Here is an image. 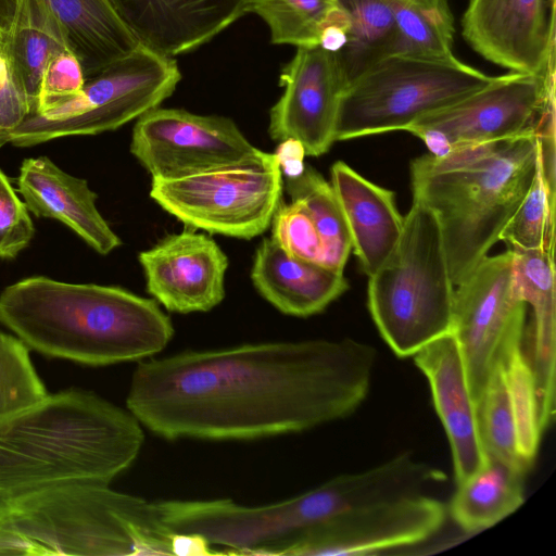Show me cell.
<instances>
[{"instance_id":"6da1fadb","label":"cell","mask_w":556,"mask_h":556,"mask_svg":"<svg viewBox=\"0 0 556 556\" xmlns=\"http://www.w3.org/2000/svg\"><path fill=\"white\" fill-rule=\"evenodd\" d=\"M377 352L345 338L186 351L140 361L127 409L167 440H251L348 417L365 401Z\"/></svg>"},{"instance_id":"7a4b0ae2","label":"cell","mask_w":556,"mask_h":556,"mask_svg":"<svg viewBox=\"0 0 556 556\" xmlns=\"http://www.w3.org/2000/svg\"><path fill=\"white\" fill-rule=\"evenodd\" d=\"M142 427L128 409L77 389L0 419V503L67 483L110 484L140 454Z\"/></svg>"},{"instance_id":"3957f363","label":"cell","mask_w":556,"mask_h":556,"mask_svg":"<svg viewBox=\"0 0 556 556\" xmlns=\"http://www.w3.org/2000/svg\"><path fill=\"white\" fill-rule=\"evenodd\" d=\"M0 323L29 349L50 357L105 366L143 361L170 341V318L152 299L114 286L43 276L0 294Z\"/></svg>"},{"instance_id":"277c9868","label":"cell","mask_w":556,"mask_h":556,"mask_svg":"<svg viewBox=\"0 0 556 556\" xmlns=\"http://www.w3.org/2000/svg\"><path fill=\"white\" fill-rule=\"evenodd\" d=\"M538 152L534 131L410 162L413 199L438 219L454 286L500 241L532 184Z\"/></svg>"},{"instance_id":"5b68a950","label":"cell","mask_w":556,"mask_h":556,"mask_svg":"<svg viewBox=\"0 0 556 556\" xmlns=\"http://www.w3.org/2000/svg\"><path fill=\"white\" fill-rule=\"evenodd\" d=\"M0 528L27 556L173 555L157 502L109 484L76 482L0 503Z\"/></svg>"},{"instance_id":"8992f818","label":"cell","mask_w":556,"mask_h":556,"mask_svg":"<svg viewBox=\"0 0 556 556\" xmlns=\"http://www.w3.org/2000/svg\"><path fill=\"white\" fill-rule=\"evenodd\" d=\"M454 293L438 219L427 205L413 199L394 250L369 276L371 318L397 356L413 357L452 332Z\"/></svg>"},{"instance_id":"52a82bcc","label":"cell","mask_w":556,"mask_h":556,"mask_svg":"<svg viewBox=\"0 0 556 556\" xmlns=\"http://www.w3.org/2000/svg\"><path fill=\"white\" fill-rule=\"evenodd\" d=\"M493 77L455 55L392 54L345 88L334 141L406 130L424 116L483 88Z\"/></svg>"},{"instance_id":"ba28073f","label":"cell","mask_w":556,"mask_h":556,"mask_svg":"<svg viewBox=\"0 0 556 556\" xmlns=\"http://www.w3.org/2000/svg\"><path fill=\"white\" fill-rule=\"evenodd\" d=\"M180 78L175 59L140 45L86 78L77 94L41 113L27 114L14 128L0 131V148L8 142L29 147L117 129L157 108L172 96Z\"/></svg>"},{"instance_id":"9c48e42d","label":"cell","mask_w":556,"mask_h":556,"mask_svg":"<svg viewBox=\"0 0 556 556\" xmlns=\"http://www.w3.org/2000/svg\"><path fill=\"white\" fill-rule=\"evenodd\" d=\"M281 159L174 179H152L150 197L186 226L250 240L270 225L281 201Z\"/></svg>"},{"instance_id":"30bf717a","label":"cell","mask_w":556,"mask_h":556,"mask_svg":"<svg viewBox=\"0 0 556 556\" xmlns=\"http://www.w3.org/2000/svg\"><path fill=\"white\" fill-rule=\"evenodd\" d=\"M555 111V55L544 74L509 72L494 76L463 100L428 114L406 131L420 138L430 154L441 157L456 150L538 131Z\"/></svg>"},{"instance_id":"8fae6325","label":"cell","mask_w":556,"mask_h":556,"mask_svg":"<svg viewBox=\"0 0 556 556\" xmlns=\"http://www.w3.org/2000/svg\"><path fill=\"white\" fill-rule=\"evenodd\" d=\"M130 152L152 179L261 162L269 155L254 147L228 117L159 106L137 119Z\"/></svg>"},{"instance_id":"7c38bea8","label":"cell","mask_w":556,"mask_h":556,"mask_svg":"<svg viewBox=\"0 0 556 556\" xmlns=\"http://www.w3.org/2000/svg\"><path fill=\"white\" fill-rule=\"evenodd\" d=\"M526 308L509 249L483 257L455 286L452 333L462 350L476 404L504 343L525 328Z\"/></svg>"},{"instance_id":"4fadbf2b","label":"cell","mask_w":556,"mask_h":556,"mask_svg":"<svg viewBox=\"0 0 556 556\" xmlns=\"http://www.w3.org/2000/svg\"><path fill=\"white\" fill-rule=\"evenodd\" d=\"M446 514L426 493L362 506L308 530L291 555H367L417 544L441 529Z\"/></svg>"},{"instance_id":"5bb4252c","label":"cell","mask_w":556,"mask_h":556,"mask_svg":"<svg viewBox=\"0 0 556 556\" xmlns=\"http://www.w3.org/2000/svg\"><path fill=\"white\" fill-rule=\"evenodd\" d=\"M279 83L285 90L270 109V138L293 141L305 155L325 154L336 142L339 106L348 86L334 52L320 46L298 48Z\"/></svg>"},{"instance_id":"9a60e30c","label":"cell","mask_w":556,"mask_h":556,"mask_svg":"<svg viewBox=\"0 0 556 556\" xmlns=\"http://www.w3.org/2000/svg\"><path fill=\"white\" fill-rule=\"evenodd\" d=\"M460 24L473 51L509 72L544 74L555 54V0H469Z\"/></svg>"},{"instance_id":"2e32d148","label":"cell","mask_w":556,"mask_h":556,"mask_svg":"<svg viewBox=\"0 0 556 556\" xmlns=\"http://www.w3.org/2000/svg\"><path fill=\"white\" fill-rule=\"evenodd\" d=\"M138 260L149 294L169 312H207L225 298L228 258L205 233L169 235Z\"/></svg>"},{"instance_id":"e0dca14e","label":"cell","mask_w":556,"mask_h":556,"mask_svg":"<svg viewBox=\"0 0 556 556\" xmlns=\"http://www.w3.org/2000/svg\"><path fill=\"white\" fill-rule=\"evenodd\" d=\"M413 358L428 380L437 414L448 440L454 477L458 483L479 470L486 460L462 350L451 332L425 345Z\"/></svg>"},{"instance_id":"ac0fdd59","label":"cell","mask_w":556,"mask_h":556,"mask_svg":"<svg viewBox=\"0 0 556 556\" xmlns=\"http://www.w3.org/2000/svg\"><path fill=\"white\" fill-rule=\"evenodd\" d=\"M140 45L167 56L210 41L248 13L249 0H113Z\"/></svg>"},{"instance_id":"d6986e66","label":"cell","mask_w":556,"mask_h":556,"mask_svg":"<svg viewBox=\"0 0 556 556\" xmlns=\"http://www.w3.org/2000/svg\"><path fill=\"white\" fill-rule=\"evenodd\" d=\"M16 191L28 212L65 224L99 254L106 255L122 244L97 208L98 195L88 181L65 173L49 157L23 161Z\"/></svg>"},{"instance_id":"ffe728a7","label":"cell","mask_w":556,"mask_h":556,"mask_svg":"<svg viewBox=\"0 0 556 556\" xmlns=\"http://www.w3.org/2000/svg\"><path fill=\"white\" fill-rule=\"evenodd\" d=\"M330 184L339 199L362 270L375 274L394 250L403 229L394 192L364 178L351 166L337 161Z\"/></svg>"},{"instance_id":"44dd1931","label":"cell","mask_w":556,"mask_h":556,"mask_svg":"<svg viewBox=\"0 0 556 556\" xmlns=\"http://www.w3.org/2000/svg\"><path fill=\"white\" fill-rule=\"evenodd\" d=\"M251 280L274 307L295 317L320 313L349 288L343 273L291 256L271 237L255 252Z\"/></svg>"},{"instance_id":"7402d4cb","label":"cell","mask_w":556,"mask_h":556,"mask_svg":"<svg viewBox=\"0 0 556 556\" xmlns=\"http://www.w3.org/2000/svg\"><path fill=\"white\" fill-rule=\"evenodd\" d=\"M517 285L532 308L525 352L535 376L544 430L555 417L556 304L554 254L544 250L509 249Z\"/></svg>"},{"instance_id":"603a6c76","label":"cell","mask_w":556,"mask_h":556,"mask_svg":"<svg viewBox=\"0 0 556 556\" xmlns=\"http://www.w3.org/2000/svg\"><path fill=\"white\" fill-rule=\"evenodd\" d=\"M0 49L29 113L35 110L48 62L60 52L73 51L65 27L45 0H16Z\"/></svg>"},{"instance_id":"cb8c5ba5","label":"cell","mask_w":556,"mask_h":556,"mask_svg":"<svg viewBox=\"0 0 556 556\" xmlns=\"http://www.w3.org/2000/svg\"><path fill=\"white\" fill-rule=\"evenodd\" d=\"M66 29L85 79L136 50L140 42L116 11L113 0H45Z\"/></svg>"},{"instance_id":"d4e9b609","label":"cell","mask_w":556,"mask_h":556,"mask_svg":"<svg viewBox=\"0 0 556 556\" xmlns=\"http://www.w3.org/2000/svg\"><path fill=\"white\" fill-rule=\"evenodd\" d=\"M526 472L516 464L486 456L479 470L457 483L447 513L466 532L498 523L522 505Z\"/></svg>"},{"instance_id":"484cf974","label":"cell","mask_w":556,"mask_h":556,"mask_svg":"<svg viewBox=\"0 0 556 556\" xmlns=\"http://www.w3.org/2000/svg\"><path fill=\"white\" fill-rule=\"evenodd\" d=\"M337 2L349 23L344 45L334 53L348 86L383 59L405 52L400 27L382 0Z\"/></svg>"},{"instance_id":"4316f807","label":"cell","mask_w":556,"mask_h":556,"mask_svg":"<svg viewBox=\"0 0 556 556\" xmlns=\"http://www.w3.org/2000/svg\"><path fill=\"white\" fill-rule=\"evenodd\" d=\"M283 185L291 200L309 213L323 243V265L343 273L352 240L339 199L331 186L311 165L287 174Z\"/></svg>"},{"instance_id":"83f0119b","label":"cell","mask_w":556,"mask_h":556,"mask_svg":"<svg viewBox=\"0 0 556 556\" xmlns=\"http://www.w3.org/2000/svg\"><path fill=\"white\" fill-rule=\"evenodd\" d=\"M525 328L511 333L500 352L498 361L515 416L519 453L530 468L545 430L541 421L535 376L525 352Z\"/></svg>"},{"instance_id":"f1b7e54d","label":"cell","mask_w":556,"mask_h":556,"mask_svg":"<svg viewBox=\"0 0 556 556\" xmlns=\"http://www.w3.org/2000/svg\"><path fill=\"white\" fill-rule=\"evenodd\" d=\"M338 8L337 0H249L248 13L266 22L274 43L311 48Z\"/></svg>"},{"instance_id":"f546056e","label":"cell","mask_w":556,"mask_h":556,"mask_svg":"<svg viewBox=\"0 0 556 556\" xmlns=\"http://www.w3.org/2000/svg\"><path fill=\"white\" fill-rule=\"evenodd\" d=\"M403 36L405 52L451 56L454 17L447 0H382Z\"/></svg>"},{"instance_id":"4dcf8cb0","label":"cell","mask_w":556,"mask_h":556,"mask_svg":"<svg viewBox=\"0 0 556 556\" xmlns=\"http://www.w3.org/2000/svg\"><path fill=\"white\" fill-rule=\"evenodd\" d=\"M555 187L556 184L544 177L538 152L532 184L500 235L507 249L544 250L554 254Z\"/></svg>"},{"instance_id":"1f68e13d","label":"cell","mask_w":556,"mask_h":556,"mask_svg":"<svg viewBox=\"0 0 556 556\" xmlns=\"http://www.w3.org/2000/svg\"><path fill=\"white\" fill-rule=\"evenodd\" d=\"M480 438L486 456L516 464L527 471L519 447L505 375L497 359L477 401Z\"/></svg>"},{"instance_id":"d6a6232c","label":"cell","mask_w":556,"mask_h":556,"mask_svg":"<svg viewBox=\"0 0 556 556\" xmlns=\"http://www.w3.org/2000/svg\"><path fill=\"white\" fill-rule=\"evenodd\" d=\"M48 395L17 337L0 332V419L17 414Z\"/></svg>"},{"instance_id":"836d02e7","label":"cell","mask_w":556,"mask_h":556,"mask_svg":"<svg viewBox=\"0 0 556 556\" xmlns=\"http://www.w3.org/2000/svg\"><path fill=\"white\" fill-rule=\"evenodd\" d=\"M271 238L289 255L323 264V243L306 207L280 201L271 219Z\"/></svg>"},{"instance_id":"e575fe53","label":"cell","mask_w":556,"mask_h":556,"mask_svg":"<svg viewBox=\"0 0 556 556\" xmlns=\"http://www.w3.org/2000/svg\"><path fill=\"white\" fill-rule=\"evenodd\" d=\"M35 227L23 200L0 169V258H14L31 241Z\"/></svg>"},{"instance_id":"d590c367","label":"cell","mask_w":556,"mask_h":556,"mask_svg":"<svg viewBox=\"0 0 556 556\" xmlns=\"http://www.w3.org/2000/svg\"><path fill=\"white\" fill-rule=\"evenodd\" d=\"M85 80L83 67L76 54L71 50L58 53L46 66L37 103L31 113H41L77 94L83 89Z\"/></svg>"},{"instance_id":"8d00e7d4","label":"cell","mask_w":556,"mask_h":556,"mask_svg":"<svg viewBox=\"0 0 556 556\" xmlns=\"http://www.w3.org/2000/svg\"><path fill=\"white\" fill-rule=\"evenodd\" d=\"M29 113L27 100L16 86L0 49V131L17 126Z\"/></svg>"},{"instance_id":"74e56055","label":"cell","mask_w":556,"mask_h":556,"mask_svg":"<svg viewBox=\"0 0 556 556\" xmlns=\"http://www.w3.org/2000/svg\"><path fill=\"white\" fill-rule=\"evenodd\" d=\"M16 0H0V34L4 36V33L9 28Z\"/></svg>"},{"instance_id":"f35d334b","label":"cell","mask_w":556,"mask_h":556,"mask_svg":"<svg viewBox=\"0 0 556 556\" xmlns=\"http://www.w3.org/2000/svg\"><path fill=\"white\" fill-rule=\"evenodd\" d=\"M3 36L0 34V43L2 42Z\"/></svg>"}]
</instances>
